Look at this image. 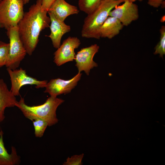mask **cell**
<instances>
[{"label":"cell","instance_id":"14","mask_svg":"<svg viewBox=\"0 0 165 165\" xmlns=\"http://www.w3.org/2000/svg\"><path fill=\"white\" fill-rule=\"evenodd\" d=\"M123 27L117 18L108 16L101 27L100 38H112L119 33Z\"/></svg>","mask_w":165,"mask_h":165},{"label":"cell","instance_id":"9","mask_svg":"<svg viewBox=\"0 0 165 165\" xmlns=\"http://www.w3.org/2000/svg\"><path fill=\"white\" fill-rule=\"evenodd\" d=\"M82 73H78L71 79L65 80L59 78L51 79L47 82L45 87L44 93H48L50 97H57L62 94L71 92L77 85L80 79Z\"/></svg>","mask_w":165,"mask_h":165},{"label":"cell","instance_id":"4","mask_svg":"<svg viewBox=\"0 0 165 165\" xmlns=\"http://www.w3.org/2000/svg\"><path fill=\"white\" fill-rule=\"evenodd\" d=\"M23 0L0 1V28L7 30L17 26L24 14Z\"/></svg>","mask_w":165,"mask_h":165},{"label":"cell","instance_id":"25","mask_svg":"<svg viewBox=\"0 0 165 165\" xmlns=\"http://www.w3.org/2000/svg\"><path fill=\"white\" fill-rule=\"evenodd\" d=\"M1 0H0V1H1Z\"/></svg>","mask_w":165,"mask_h":165},{"label":"cell","instance_id":"10","mask_svg":"<svg viewBox=\"0 0 165 165\" xmlns=\"http://www.w3.org/2000/svg\"><path fill=\"white\" fill-rule=\"evenodd\" d=\"M99 49L97 44L91 45L88 47L82 48L75 55L76 66L79 72L84 71L89 75L90 70L98 65L93 60V57Z\"/></svg>","mask_w":165,"mask_h":165},{"label":"cell","instance_id":"6","mask_svg":"<svg viewBox=\"0 0 165 165\" xmlns=\"http://www.w3.org/2000/svg\"><path fill=\"white\" fill-rule=\"evenodd\" d=\"M10 76L11 86L10 90L15 96L20 95L21 87L27 85H35L37 89L45 87L47 81H40L27 75L25 70L20 68L19 69L12 70L7 68Z\"/></svg>","mask_w":165,"mask_h":165},{"label":"cell","instance_id":"16","mask_svg":"<svg viewBox=\"0 0 165 165\" xmlns=\"http://www.w3.org/2000/svg\"><path fill=\"white\" fill-rule=\"evenodd\" d=\"M105 0H79L78 6L82 11L88 14L95 10Z\"/></svg>","mask_w":165,"mask_h":165},{"label":"cell","instance_id":"21","mask_svg":"<svg viewBox=\"0 0 165 165\" xmlns=\"http://www.w3.org/2000/svg\"><path fill=\"white\" fill-rule=\"evenodd\" d=\"M55 0H42L41 10L47 12L49 8Z\"/></svg>","mask_w":165,"mask_h":165},{"label":"cell","instance_id":"18","mask_svg":"<svg viewBox=\"0 0 165 165\" xmlns=\"http://www.w3.org/2000/svg\"><path fill=\"white\" fill-rule=\"evenodd\" d=\"M35 129V134L37 138H41L48 126L45 121L40 119H37L32 121Z\"/></svg>","mask_w":165,"mask_h":165},{"label":"cell","instance_id":"8","mask_svg":"<svg viewBox=\"0 0 165 165\" xmlns=\"http://www.w3.org/2000/svg\"><path fill=\"white\" fill-rule=\"evenodd\" d=\"M81 44L77 37H69L65 39L62 44L54 53V62L58 66L67 62L73 61L75 59V50Z\"/></svg>","mask_w":165,"mask_h":165},{"label":"cell","instance_id":"20","mask_svg":"<svg viewBox=\"0 0 165 165\" xmlns=\"http://www.w3.org/2000/svg\"><path fill=\"white\" fill-rule=\"evenodd\" d=\"M84 154L79 155H75L71 158L68 157L66 161L65 162L63 165H81L82 164V160Z\"/></svg>","mask_w":165,"mask_h":165},{"label":"cell","instance_id":"7","mask_svg":"<svg viewBox=\"0 0 165 165\" xmlns=\"http://www.w3.org/2000/svg\"><path fill=\"white\" fill-rule=\"evenodd\" d=\"M122 3L116 6L110 12L109 16L116 18L123 26H127L139 18L138 7L128 0H125Z\"/></svg>","mask_w":165,"mask_h":165},{"label":"cell","instance_id":"2","mask_svg":"<svg viewBox=\"0 0 165 165\" xmlns=\"http://www.w3.org/2000/svg\"><path fill=\"white\" fill-rule=\"evenodd\" d=\"M64 101L61 99L50 96L43 104L30 106L25 103L24 98L21 97L16 107L26 118L32 121L37 119H41L46 122L50 127L58 123L56 110Z\"/></svg>","mask_w":165,"mask_h":165},{"label":"cell","instance_id":"5","mask_svg":"<svg viewBox=\"0 0 165 165\" xmlns=\"http://www.w3.org/2000/svg\"><path fill=\"white\" fill-rule=\"evenodd\" d=\"M6 30V34L9 40V48L6 66L14 70L19 67L27 53L20 38L17 26Z\"/></svg>","mask_w":165,"mask_h":165},{"label":"cell","instance_id":"1","mask_svg":"<svg viewBox=\"0 0 165 165\" xmlns=\"http://www.w3.org/2000/svg\"><path fill=\"white\" fill-rule=\"evenodd\" d=\"M42 0H37L24 13L18 24L20 38L29 55L35 50L41 32L50 27V20L47 12L41 10Z\"/></svg>","mask_w":165,"mask_h":165},{"label":"cell","instance_id":"15","mask_svg":"<svg viewBox=\"0 0 165 165\" xmlns=\"http://www.w3.org/2000/svg\"><path fill=\"white\" fill-rule=\"evenodd\" d=\"M3 132L0 130V165H16L20 162V157L17 153L16 148L11 147V152L9 153L5 148L3 141Z\"/></svg>","mask_w":165,"mask_h":165},{"label":"cell","instance_id":"22","mask_svg":"<svg viewBox=\"0 0 165 165\" xmlns=\"http://www.w3.org/2000/svg\"><path fill=\"white\" fill-rule=\"evenodd\" d=\"M163 0H148V4L150 6L158 8L163 4Z\"/></svg>","mask_w":165,"mask_h":165},{"label":"cell","instance_id":"11","mask_svg":"<svg viewBox=\"0 0 165 165\" xmlns=\"http://www.w3.org/2000/svg\"><path fill=\"white\" fill-rule=\"evenodd\" d=\"M50 20V26L51 33L47 36L51 40L54 47L58 49L61 46V39L63 35L71 31V27L64 21L60 20L52 13H48Z\"/></svg>","mask_w":165,"mask_h":165},{"label":"cell","instance_id":"23","mask_svg":"<svg viewBox=\"0 0 165 165\" xmlns=\"http://www.w3.org/2000/svg\"><path fill=\"white\" fill-rule=\"evenodd\" d=\"M30 0H23V2L24 4H27L28 3Z\"/></svg>","mask_w":165,"mask_h":165},{"label":"cell","instance_id":"24","mask_svg":"<svg viewBox=\"0 0 165 165\" xmlns=\"http://www.w3.org/2000/svg\"><path fill=\"white\" fill-rule=\"evenodd\" d=\"M129 0V1L131 2H134L137 1H138L140 2H141L143 1V0Z\"/></svg>","mask_w":165,"mask_h":165},{"label":"cell","instance_id":"19","mask_svg":"<svg viewBox=\"0 0 165 165\" xmlns=\"http://www.w3.org/2000/svg\"><path fill=\"white\" fill-rule=\"evenodd\" d=\"M9 48V43L0 41V68L6 64Z\"/></svg>","mask_w":165,"mask_h":165},{"label":"cell","instance_id":"17","mask_svg":"<svg viewBox=\"0 0 165 165\" xmlns=\"http://www.w3.org/2000/svg\"><path fill=\"white\" fill-rule=\"evenodd\" d=\"M160 40L155 48V55L159 54L160 57L163 58L165 54V26L163 25L160 29Z\"/></svg>","mask_w":165,"mask_h":165},{"label":"cell","instance_id":"3","mask_svg":"<svg viewBox=\"0 0 165 165\" xmlns=\"http://www.w3.org/2000/svg\"><path fill=\"white\" fill-rule=\"evenodd\" d=\"M125 0H105L94 11L87 14L84 20L81 30L82 37L100 38L101 27L109 16L111 11Z\"/></svg>","mask_w":165,"mask_h":165},{"label":"cell","instance_id":"12","mask_svg":"<svg viewBox=\"0 0 165 165\" xmlns=\"http://www.w3.org/2000/svg\"><path fill=\"white\" fill-rule=\"evenodd\" d=\"M47 12L52 13L57 19L64 21L69 16L78 14L79 10L76 6L69 4L65 0H55Z\"/></svg>","mask_w":165,"mask_h":165},{"label":"cell","instance_id":"13","mask_svg":"<svg viewBox=\"0 0 165 165\" xmlns=\"http://www.w3.org/2000/svg\"><path fill=\"white\" fill-rule=\"evenodd\" d=\"M15 97L9 90L3 79H0V123L5 118V109L16 106L18 101Z\"/></svg>","mask_w":165,"mask_h":165}]
</instances>
